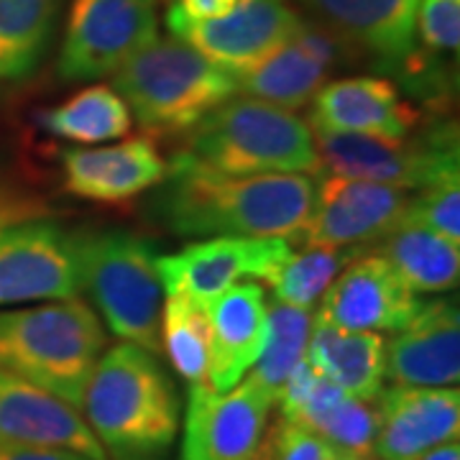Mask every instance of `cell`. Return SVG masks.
<instances>
[{"instance_id":"6da1fadb","label":"cell","mask_w":460,"mask_h":460,"mask_svg":"<svg viewBox=\"0 0 460 460\" xmlns=\"http://www.w3.org/2000/svg\"><path fill=\"white\" fill-rule=\"evenodd\" d=\"M320 174H223L177 151L154 187L151 217L181 238H296Z\"/></svg>"},{"instance_id":"7a4b0ae2","label":"cell","mask_w":460,"mask_h":460,"mask_svg":"<svg viewBox=\"0 0 460 460\" xmlns=\"http://www.w3.org/2000/svg\"><path fill=\"white\" fill-rule=\"evenodd\" d=\"M80 411L115 460H159L177 440L181 422L177 386L159 356L133 343L100 356Z\"/></svg>"},{"instance_id":"3957f363","label":"cell","mask_w":460,"mask_h":460,"mask_svg":"<svg viewBox=\"0 0 460 460\" xmlns=\"http://www.w3.org/2000/svg\"><path fill=\"white\" fill-rule=\"evenodd\" d=\"M105 341L95 310L77 296L0 310V368L77 410Z\"/></svg>"},{"instance_id":"277c9868","label":"cell","mask_w":460,"mask_h":460,"mask_svg":"<svg viewBox=\"0 0 460 460\" xmlns=\"http://www.w3.org/2000/svg\"><path fill=\"white\" fill-rule=\"evenodd\" d=\"M181 148L223 174H320L313 126L292 111L233 95L190 128Z\"/></svg>"},{"instance_id":"5b68a950","label":"cell","mask_w":460,"mask_h":460,"mask_svg":"<svg viewBox=\"0 0 460 460\" xmlns=\"http://www.w3.org/2000/svg\"><path fill=\"white\" fill-rule=\"evenodd\" d=\"M113 90L151 133H187L238 93L235 75L180 39H154L113 75Z\"/></svg>"},{"instance_id":"8992f818","label":"cell","mask_w":460,"mask_h":460,"mask_svg":"<svg viewBox=\"0 0 460 460\" xmlns=\"http://www.w3.org/2000/svg\"><path fill=\"white\" fill-rule=\"evenodd\" d=\"M80 284L123 343L162 353L164 281L156 246L128 230L75 233Z\"/></svg>"},{"instance_id":"52a82bcc","label":"cell","mask_w":460,"mask_h":460,"mask_svg":"<svg viewBox=\"0 0 460 460\" xmlns=\"http://www.w3.org/2000/svg\"><path fill=\"white\" fill-rule=\"evenodd\" d=\"M320 164L330 174L378 181L407 192L458 174V133L443 126L422 138H378L361 133L313 131Z\"/></svg>"},{"instance_id":"ba28073f","label":"cell","mask_w":460,"mask_h":460,"mask_svg":"<svg viewBox=\"0 0 460 460\" xmlns=\"http://www.w3.org/2000/svg\"><path fill=\"white\" fill-rule=\"evenodd\" d=\"M159 39V0H69L57 72L65 83L111 77Z\"/></svg>"},{"instance_id":"9c48e42d","label":"cell","mask_w":460,"mask_h":460,"mask_svg":"<svg viewBox=\"0 0 460 460\" xmlns=\"http://www.w3.org/2000/svg\"><path fill=\"white\" fill-rule=\"evenodd\" d=\"M83 289L75 238L36 217L0 228V310L77 296Z\"/></svg>"},{"instance_id":"30bf717a","label":"cell","mask_w":460,"mask_h":460,"mask_svg":"<svg viewBox=\"0 0 460 460\" xmlns=\"http://www.w3.org/2000/svg\"><path fill=\"white\" fill-rule=\"evenodd\" d=\"M289 256L287 238H205L159 256V271L166 295L205 307L241 279L271 281Z\"/></svg>"},{"instance_id":"8fae6325","label":"cell","mask_w":460,"mask_h":460,"mask_svg":"<svg viewBox=\"0 0 460 460\" xmlns=\"http://www.w3.org/2000/svg\"><path fill=\"white\" fill-rule=\"evenodd\" d=\"M274 402L243 378L228 392L190 386L180 460H256Z\"/></svg>"},{"instance_id":"7c38bea8","label":"cell","mask_w":460,"mask_h":460,"mask_svg":"<svg viewBox=\"0 0 460 460\" xmlns=\"http://www.w3.org/2000/svg\"><path fill=\"white\" fill-rule=\"evenodd\" d=\"M410 195L407 190L378 181L341 174L317 177L313 210L302 238L307 246H366L404 220Z\"/></svg>"},{"instance_id":"4fadbf2b","label":"cell","mask_w":460,"mask_h":460,"mask_svg":"<svg viewBox=\"0 0 460 460\" xmlns=\"http://www.w3.org/2000/svg\"><path fill=\"white\" fill-rule=\"evenodd\" d=\"M302 23L305 16L289 0H238L226 16L184 23L172 29L169 36L195 47L233 75H241L292 41Z\"/></svg>"},{"instance_id":"5bb4252c","label":"cell","mask_w":460,"mask_h":460,"mask_svg":"<svg viewBox=\"0 0 460 460\" xmlns=\"http://www.w3.org/2000/svg\"><path fill=\"white\" fill-rule=\"evenodd\" d=\"M296 5L345 51H361L386 69H402L414 54L420 0H296Z\"/></svg>"},{"instance_id":"9a60e30c","label":"cell","mask_w":460,"mask_h":460,"mask_svg":"<svg viewBox=\"0 0 460 460\" xmlns=\"http://www.w3.org/2000/svg\"><path fill=\"white\" fill-rule=\"evenodd\" d=\"M422 299L396 277L378 253L356 256L320 296L317 320L345 330L396 332L420 310Z\"/></svg>"},{"instance_id":"2e32d148","label":"cell","mask_w":460,"mask_h":460,"mask_svg":"<svg viewBox=\"0 0 460 460\" xmlns=\"http://www.w3.org/2000/svg\"><path fill=\"white\" fill-rule=\"evenodd\" d=\"M378 414L376 460H417L438 445L458 440V386H399L381 389L374 399Z\"/></svg>"},{"instance_id":"e0dca14e","label":"cell","mask_w":460,"mask_h":460,"mask_svg":"<svg viewBox=\"0 0 460 460\" xmlns=\"http://www.w3.org/2000/svg\"><path fill=\"white\" fill-rule=\"evenodd\" d=\"M277 407L281 411L279 417L314 432L332 450L374 456L378 429L376 404L345 394L341 386L320 376L307 358L284 384Z\"/></svg>"},{"instance_id":"ac0fdd59","label":"cell","mask_w":460,"mask_h":460,"mask_svg":"<svg viewBox=\"0 0 460 460\" xmlns=\"http://www.w3.org/2000/svg\"><path fill=\"white\" fill-rule=\"evenodd\" d=\"M0 440L108 460L83 411L5 368H0Z\"/></svg>"},{"instance_id":"d6986e66","label":"cell","mask_w":460,"mask_h":460,"mask_svg":"<svg viewBox=\"0 0 460 460\" xmlns=\"http://www.w3.org/2000/svg\"><path fill=\"white\" fill-rule=\"evenodd\" d=\"M343 54V47L325 29L305 18L292 41L266 57L261 65L235 75V95L261 100L295 113L313 102Z\"/></svg>"},{"instance_id":"ffe728a7","label":"cell","mask_w":460,"mask_h":460,"mask_svg":"<svg viewBox=\"0 0 460 460\" xmlns=\"http://www.w3.org/2000/svg\"><path fill=\"white\" fill-rule=\"evenodd\" d=\"M65 190L98 205H126L164 180L166 162L148 136L62 154Z\"/></svg>"},{"instance_id":"44dd1931","label":"cell","mask_w":460,"mask_h":460,"mask_svg":"<svg viewBox=\"0 0 460 460\" xmlns=\"http://www.w3.org/2000/svg\"><path fill=\"white\" fill-rule=\"evenodd\" d=\"M386 376L399 386H458L460 314L456 299H422L414 317L386 343Z\"/></svg>"},{"instance_id":"7402d4cb","label":"cell","mask_w":460,"mask_h":460,"mask_svg":"<svg viewBox=\"0 0 460 460\" xmlns=\"http://www.w3.org/2000/svg\"><path fill=\"white\" fill-rule=\"evenodd\" d=\"M310 105L313 131L407 138L420 120V113L402 98L399 87L374 75L325 83Z\"/></svg>"},{"instance_id":"603a6c76","label":"cell","mask_w":460,"mask_h":460,"mask_svg":"<svg viewBox=\"0 0 460 460\" xmlns=\"http://www.w3.org/2000/svg\"><path fill=\"white\" fill-rule=\"evenodd\" d=\"M210 325L208 386L228 392L259 361L266 335V295L256 281H238L202 307Z\"/></svg>"},{"instance_id":"cb8c5ba5","label":"cell","mask_w":460,"mask_h":460,"mask_svg":"<svg viewBox=\"0 0 460 460\" xmlns=\"http://www.w3.org/2000/svg\"><path fill=\"white\" fill-rule=\"evenodd\" d=\"M307 363L345 394L374 402L386 378V341L381 332L345 330L314 317Z\"/></svg>"},{"instance_id":"d4e9b609","label":"cell","mask_w":460,"mask_h":460,"mask_svg":"<svg viewBox=\"0 0 460 460\" xmlns=\"http://www.w3.org/2000/svg\"><path fill=\"white\" fill-rule=\"evenodd\" d=\"M378 256L392 263L396 277L414 295H443L458 287L460 243L435 230L402 220L378 238Z\"/></svg>"},{"instance_id":"484cf974","label":"cell","mask_w":460,"mask_h":460,"mask_svg":"<svg viewBox=\"0 0 460 460\" xmlns=\"http://www.w3.org/2000/svg\"><path fill=\"white\" fill-rule=\"evenodd\" d=\"M65 0H0V83L31 77L49 51Z\"/></svg>"},{"instance_id":"4316f807","label":"cell","mask_w":460,"mask_h":460,"mask_svg":"<svg viewBox=\"0 0 460 460\" xmlns=\"http://www.w3.org/2000/svg\"><path fill=\"white\" fill-rule=\"evenodd\" d=\"M36 123L57 138L87 146L126 138L133 128V115L113 84H90L65 102L39 111Z\"/></svg>"},{"instance_id":"83f0119b","label":"cell","mask_w":460,"mask_h":460,"mask_svg":"<svg viewBox=\"0 0 460 460\" xmlns=\"http://www.w3.org/2000/svg\"><path fill=\"white\" fill-rule=\"evenodd\" d=\"M313 323L314 314L305 307L284 305L274 296L271 302H266V335L261 356L246 378H251L274 404L296 366L307 358Z\"/></svg>"},{"instance_id":"f1b7e54d","label":"cell","mask_w":460,"mask_h":460,"mask_svg":"<svg viewBox=\"0 0 460 460\" xmlns=\"http://www.w3.org/2000/svg\"><path fill=\"white\" fill-rule=\"evenodd\" d=\"M162 353L190 386L208 384L210 325L202 307L184 296L166 299L162 310Z\"/></svg>"},{"instance_id":"f546056e","label":"cell","mask_w":460,"mask_h":460,"mask_svg":"<svg viewBox=\"0 0 460 460\" xmlns=\"http://www.w3.org/2000/svg\"><path fill=\"white\" fill-rule=\"evenodd\" d=\"M363 251L366 246H310L299 253L292 251V256L274 274V279L269 281L274 289V299L310 310L314 302H320V296L325 295V289L335 281V277L356 256H361Z\"/></svg>"},{"instance_id":"4dcf8cb0","label":"cell","mask_w":460,"mask_h":460,"mask_svg":"<svg viewBox=\"0 0 460 460\" xmlns=\"http://www.w3.org/2000/svg\"><path fill=\"white\" fill-rule=\"evenodd\" d=\"M404 220L435 230L453 243H460V174L445 177L410 195Z\"/></svg>"},{"instance_id":"1f68e13d","label":"cell","mask_w":460,"mask_h":460,"mask_svg":"<svg viewBox=\"0 0 460 460\" xmlns=\"http://www.w3.org/2000/svg\"><path fill=\"white\" fill-rule=\"evenodd\" d=\"M417 36L428 57L456 54L460 44V0H420Z\"/></svg>"},{"instance_id":"d6a6232c","label":"cell","mask_w":460,"mask_h":460,"mask_svg":"<svg viewBox=\"0 0 460 460\" xmlns=\"http://www.w3.org/2000/svg\"><path fill=\"white\" fill-rule=\"evenodd\" d=\"M332 447L310 429L279 417V422L266 429L256 460H328Z\"/></svg>"},{"instance_id":"836d02e7","label":"cell","mask_w":460,"mask_h":460,"mask_svg":"<svg viewBox=\"0 0 460 460\" xmlns=\"http://www.w3.org/2000/svg\"><path fill=\"white\" fill-rule=\"evenodd\" d=\"M238 0H172L166 8V29H177L184 23H202L226 16Z\"/></svg>"},{"instance_id":"e575fe53","label":"cell","mask_w":460,"mask_h":460,"mask_svg":"<svg viewBox=\"0 0 460 460\" xmlns=\"http://www.w3.org/2000/svg\"><path fill=\"white\" fill-rule=\"evenodd\" d=\"M47 208L41 199H36L29 192L18 190L13 184L0 180V228L23 223V220H36L47 217Z\"/></svg>"},{"instance_id":"d590c367","label":"cell","mask_w":460,"mask_h":460,"mask_svg":"<svg viewBox=\"0 0 460 460\" xmlns=\"http://www.w3.org/2000/svg\"><path fill=\"white\" fill-rule=\"evenodd\" d=\"M0 460H90L69 450H49V447H29L0 440Z\"/></svg>"},{"instance_id":"8d00e7d4","label":"cell","mask_w":460,"mask_h":460,"mask_svg":"<svg viewBox=\"0 0 460 460\" xmlns=\"http://www.w3.org/2000/svg\"><path fill=\"white\" fill-rule=\"evenodd\" d=\"M417 460H460L458 440H450V443L438 445V447H432L429 453H425L422 458H417Z\"/></svg>"},{"instance_id":"74e56055","label":"cell","mask_w":460,"mask_h":460,"mask_svg":"<svg viewBox=\"0 0 460 460\" xmlns=\"http://www.w3.org/2000/svg\"><path fill=\"white\" fill-rule=\"evenodd\" d=\"M328 460H376L374 456H358V453H343V450H332Z\"/></svg>"},{"instance_id":"f35d334b","label":"cell","mask_w":460,"mask_h":460,"mask_svg":"<svg viewBox=\"0 0 460 460\" xmlns=\"http://www.w3.org/2000/svg\"><path fill=\"white\" fill-rule=\"evenodd\" d=\"M295 3H296V0H295Z\"/></svg>"}]
</instances>
